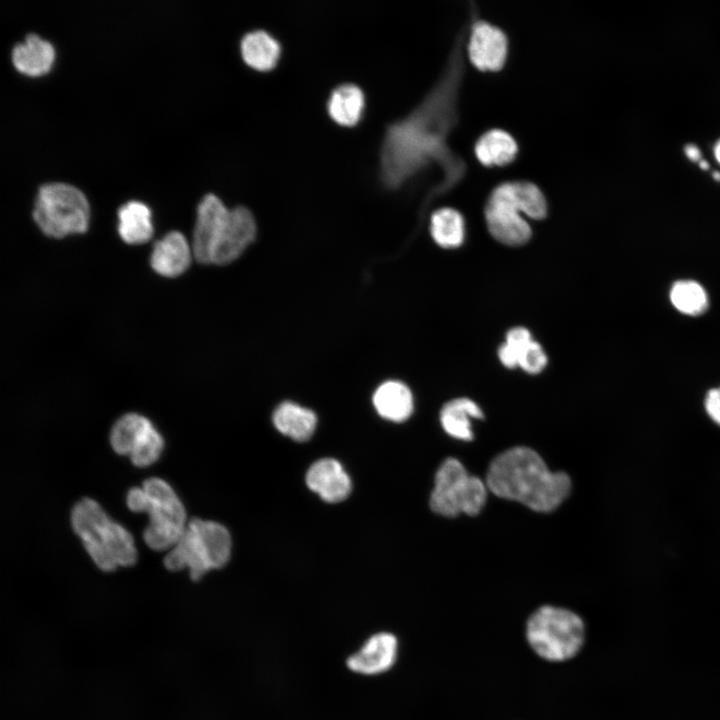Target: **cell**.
Here are the masks:
<instances>
[{"mask_svg": "<svg viewBox=\"0 0 720 720\" xmlns=\"http://www.w3.org/2000/svg\"><path fill=\"white\" fill-rule=\"evenodd\" d=\"M471 22L470 13L433 87L406 116L386 127L379 150V177L385 186L399 187L432 164L441 169L442 179L430 197L446 193L464 178L466 162L450 147L448 138L459 122L463 51Z\"/></svg>", "mask_w": 720, "mask_h": 720, "instance_id": "obj_1", "label": "cell"}, {"mask_svg": "<svg viewBox=\"0 0 720 720\" xmlns=\"http://www.w3.org/2000/svg\"><path fill=\"white\" fill-rule=\"evenodd\" d=\"M485 483L496 496L518 501L538 512L554 510L571 490L566 473L550 471L537 452L523 446L496 456L489 465Z\"/></svg>", "mask_w": 720, "mask_h": 720, "instance_id": "obj_2", "label": "cell"}, {"mask_svg": "<svg viewBox=\"0 0 720 720\" xmlns=\"http://www.w3.org/2000/svg\"><path fill=\"white\" fill-rule=\"evenodd\" d=\"M547 202L540 188L529 181H505L490 192L484 215L491 235L509 246L525 244L532 230L521 213L535 220L547 215Z\"/></svg>", "mask_w": 720, "mask_h": 720, "instance_id": "obj_3", "label": "cell"}, {"mask_svg": "<svg viewBox=\"0 0 720 720\" xmlns=\"http://www.w3.org/2000/svg\"><path fill=\"white\" fill-rule=\"evenodd\" d=\"M71 522L101 570L113 571L118 565L130 566L136 562L132 535L111 521L96 501L87 497L78 501L72 509Z\"/></svg>", "mask_w": 720, "mask_h": 720, "instance_id": "obj_4", "label": "cell"}, {"mask_svg": "<svg viewBox=\"0 0 720 720\" xmlns=\"http://www.w3.org/2000/svg\"><path fill=\"white\" fill-rule=\"evenodd\" d=\"M229 531L214 521L192 518L175 548L164 557L170 571L189 568L192 580H199L207 571L222 568L230 558Z\"/></svg>", "mask_w": 720, "mask_h": 720, "instance_id": "obj_5", "label": "cell"}, {"mask_svg": "<svg viewBox=\"0 0 720 720\" xmlns=\"http://www.w3.org/2000/svg\"><path fill=\"white\" fill-rule=\"evenodd\" d=\"M127 505L132 511H146L150 515V523L143 536L150 548L165 550L177 544L185 530L186 513L181 501L164 480L149 478L143 482L142 489H130Z\"/></svg>", "mask_w": 720, "mask_h": 720, "instance_id": "obj_6", "label": "cell"}, {"mask_svg": "<svg viewBox=\"0 0 720 720\" xmlns=\"http://www.w3.org/2000/svg\"><path fill=\"white\" fill-rule=\"evenodd\" d=\"M32 215L44 234L62 238L87 230L90 209L85 194L78 187L52 181L38 188Z\"/></svg>", "mask_w": 720, "mask_h": 720, "instance_id": "obj_7", "label": "cell"}, {"mask_svg": "<svg viewBox=\"0 0 720 720\" xmlns=\"http://www.w3.org/2000/svg\"><path fill=\"white\" fill-rule=\"evenodd\" d=\"M527 638L541 657L550 661H563L581 649L584 624L577 614L569 610L543 606L531 615L527 624Z\"/></svg>", "mask_w": 720, "mask_h": 720, "instance_id": "obj_8", "label": "cell"}, {"mask_svg": "<svg viewBox=\"0 0 720 720\" xmlns=\"http://www.w3.org/2000/svg\"><path fill=\"white\" fill-rule=\"evenodd\" d=\"M487 488L486 483L470 475L460 461L447 458L436 472L430 507L445 517L461 513L474 516L485 505Z\"/></svg>", "mask_w": 720, "mask_h": 720, "instance_id": "obj_9", "label": "cell"}, {"mask_svg": "<svg viewBox=\"0 0 720 720\" xmlns=\"http://www.w3.org/2000/svg\"><path fill=\"white\" fill-rule=\"evenodd\" d=\"M110 443L114 451L129 455L137 467H146L160 456L164 441L152 423L137 413H127L112 427Z\"/></svg>", "mask_w": 720, "mask_h": 720, "instance_id": "obj_10", "label": "cell"}, {"mask_svg": "<svg viewBox=\"0 0 720 720\" xmlns=\"http://www.w3.org/2000/svg\"><path fill=\"white\" fill-rule=\"evenodd\" d=\"M472 22L467 38V55L475 68L483 72L500 71L507 59L508 37L499 27L477 18L471 3Z\"/></svg>", "mask_w": 720, "mask_h": 720, "instance_id": "obj_11", "label": "cell"}, {"mask_svg": "<svg viewBox=\"0 0 720 720\" xmlns=\"http://www.w3.org/2000/svg\"><path fill=\"white\" fill-rule=\"evenodd\" d=\"M229 208L213 193L205 194L197 205L192 252L201 264H211L213 252L222 236Z\"/></svg>", "mask_w": 720, "mask_h": 720, "instance_id": "obj_12", "label": "cell"}, {"mask_svg": "<svg viewBox=\"0 0 720 720\" xmlns=\"http://www.w3.org/2000/svg\"><path fill=\"white\" fill-rule=\"evenodd\" d=\"M256 231L254 216L247 207L231 208L211 264L226 265L236 260L254 240Z\"/></svg>", "mask_w": 720, "mask_h": 720, "instance_id": "obj_13", "label": "cell"}, {"mask_svg": "<svg viewBox=\"0 0 720 720\" xmlns=\"http://www.w3.org/2000/svg\"><path fill=\"white\" fill-rule=\"evenodd\" d=\"M398 655V640L389 632L371 635L362 646L346 660L348 669L354 673L375 676L392 668Z\"/></svg>", "mask_w": 720, "mask_h": 720, "instance_id": "obj_14", "label": "cell"}, {"mask_svg": "<svg viewBox=\"0 0 720 720\" xmlns=\"http://www.w3.org/2000/svg\"><path fill=\"white\" fill-rule=\"evenodd\" d=\"M306 484L325 502L338 503L352 490V482L340 462L323 458L313 463L306 474Z\"/></svg>", "mask_w": 720, "mask_h": 720, "instance_id": "obj_15", "label": "cell"}, {"mask_svg": "<svg viewBox=\"0 0 720 720\" xmlns=\"http://www.w3.org/2000/svg\"><path fill=\"white\" fill-rule=\"evenodd\" d=\"M193 252L180 231H170L157 240L150 256L152 269L165 277L184 273L191 263Z\"/></svg>", "mask_w": 720, "mask_h": 720, "instance_id": "obj_16", "label": "cell"}, {"mask_svg": "<svg viewBox=\"0 0 720 720\" xmlns=\"http://www.w3.org/2000/svg\"><path fill=\"white\" fill-rule=\"evenodd\" d=\"M54 58L53 45L36 33H28L24 40L16 43L11 50L14 67L30 76L46 73L51 68Z\"/></svg>", "mask_w": 720, "mask_h": 720, "instance_id": "obj_17", "label": "cell"}, {"mask_svg": "<svg viewBox=\"0 0 720 720\" xmlns=\"http://www.w3.org/2000/svg\"><path fill=\"white\" fill-rule=\"evenodd\" d=\"M518 151L519 147L513 136L498 128L484 132L474 145L477 160L486 167L508 165L515 160Z\"/></svg>", "mask_w": 720, "mask_h": 720, "instance_id": "obj_18", "label": "cell"}, {"mask_svg": "<svg viewBox=\"0 0 720 720\" xmlns=\"http://www.w3.org/2000/svg\"><path fill=\"white\" fill-rule=\"evenodd\" d=\"M118 233L128 244H142L153 235L150 208L139 200H130L122 204L117 211Z\"/></svg>", "mask_w": 720, "mask_h": 720, "instance_id": "obj_19", "label": "cell"}, {"mask_svg": "<svg viewBox=\"0 0 720 720\" xmlns=\"http://www.w3.org/2000/svg\"><path fill=\"white\" fill-rule=\"evenodd\" d=\"M272 419L280 433L298 442L309 440L317 425V417L312 410L289 401L275 409Z\"/></svg>", "mask_w": 720, "mask_h": 720, "instance_id": "obj_20", "label": "cell"}, {"mask_svg": "<svg viewBox=\"0 0 720 720\" xmlns=\"http://www.w3.org/2000/svg\"><path fill=\"white\" fill-rule=\"evenodd\" d=\"M378 414L393 422H402L413 411V397L409 388L399 381H387L381 384L372 398Z\"/></svg>", "mask_w": 720, "mask_h": 720, "instance_id": "obj_21", "label": "cell"}, {"mask_svg": "<svg viewBox=\"0 0 720 720\" xmlns=\"http://www.w3.org/2000/svg\"><path fill=\"white\" fill-rule=\"evenodd\" d=\"M240 50L248 65L258 70H269L276 65L281 46L270 33L257 29L247 32L242 37Z\"/></svg>", "mask_w": 720, "mask_h": 720, "instance_id": "obj_22", "label": "cell"}, {"mask_svg": "<svg viewBox=\"0 0 720 720\" xmlns=\"http://www.w3.org/2000/svg\"><path fill=\"white\" fill-rule=\"evenodd\" d=\"M480 407L468 398H457L447 402L441 412L440 421L443 429L450 436L460 440L473 438L472 419H482Z\"/></svg>", "mask_w": 720, "mask_h": 720, "instance_id": "obj_23", "label": "cell"}, {"mask_svg": "<svg viewBox=\"0 0 720 720\" xmlns=\"http://www.w3.org/2000/svg\"><path fill=\"white\" fill-rule=\"evenodd\" d=\"M365 104L362 89L354 83H343L330 93L327 108L333 120L342 125H353L359 121Z\"/></svg>", "mask_w": 720, "mask_h": 720, "instance_id": "obj_24", "label": "cell"}, {"mask_svg": "<svg viewBox=\"0 0 720 720\" xmlns=\"http://www.w3.org/2000/svg\"><path fill=\"white\" fill-rule=\"evenodd\" d=\"M430 232L439 246L456 248L464 240V218L459 211L453 208H440L431 215Z\"/></svg>", "mask_w": 720, "mask_h": 720, "instance_id": "obj_25", "label": "cell"}, {"mask_svg": "<svg viewBox=\"0 0 720 720\" xmlns=\"http://www.w3.org/2000/svg\"><path fill=\"white\" fill-rule=\"evenodd\" d=\"M669 298L676 310L688 316L703 314L709 305L705 289L693 280L676 281L670 289Z\"/></svg>", "mask_w": 720, "mask_h": 720, "instance_id": "obj_26", "label": "cell"}, {"mask_svg": "<svg viewBox=\"0 0 720 720\" xmlns=\"http://www.w3.org/2000/svg\"><path fill=\"white\" fill-rule=\"evenodd\" d=\"M532 341L530 332L524 327L512 328L506 336V342L498 350L500 361L507 368L518 366L522 350Z\"/></svg>", "mask_w": 720, "mask_h": 720, "instance_id": "obj_27", "label": "cell"}, {"mask_svg": "<svg viewBox=\"0 0 720 720\" xmlns=\"http://www.w3.org/2000/svg\"><path fill=\"white\" fill-rule=\"evenodd\" d=\"M547 364V357L539 343L531 341L521 352L518 366L530 374L541 372Z\"/></svg>", "mask_w": 720, "mask_h": 720, "instance_id": "obj_28", "label": "cell"}, {"mask_svg": "<svg viewBox=\"0 0 720 720\" xmlns=\"http://www.w3.org/2000/svg\"><path fill=\"white\" fill-rule=\"evenodd\" d=\"M704 407L709 418L720 426V386L707 392Z\"/></svg>", "mask_w": 720, "mask_h": 720, "instance_id": "obj_29", "label": "cell"}, {"mask_svg": "<svg viewBox=\"0 0 720 720\" xmlns=\"http://www.w3.org/2000/svg\"><path fill=\"white\" fill-rule=\"evenodd\" d=\"M685 155L691 160V161H699L701 158V152L699 148L694 144H687L684 148Z\"/></svg>", "mask_w": 720, "mask_h": 720, "instance_id": "obj_30", "label": "cell"}, {"mask_svg": "<svg viewBox=\"0 0 720 720\" xmlns=\"http://www.w3.org/2000/svg\"><path fill=\"white\" fill-rule=\"evenodd\" d=\"M714 155L716 160L720 163V140L715 144Z\"/></svg>", "mask_w": 720, "mask_h": 720, "instance_id": "obj_31", "label": "cell"}, {"mask_svg": "<svg viewBox=\"0 0 720 720\" xmlns=\"http://www.w3.org/2000/svg\"><path fill=\"white\" fill-rule=\"evenodd\" d=\"M700 167L702 169H707L709 167L708 163L705 160L700 161Z\"/></svg>", "mask_w": 720, "mask_h": 720, "instance_id": "obj_32", "label": "cell"}, {"mask_svg": "<svg viewBox=\"0 0 720 720\" xmlns=\"http://www.w3.org/2000/svg\"><path fill=\"white\" fill-rule=\"evenodd\" d=\"M713 177H714V179L720 181V173L719 172H714Z\"/></svg>", "mask_w": 720, "mask_h": 720, "instance_id": "obj_33", "label": "cell"}]
</instances>
